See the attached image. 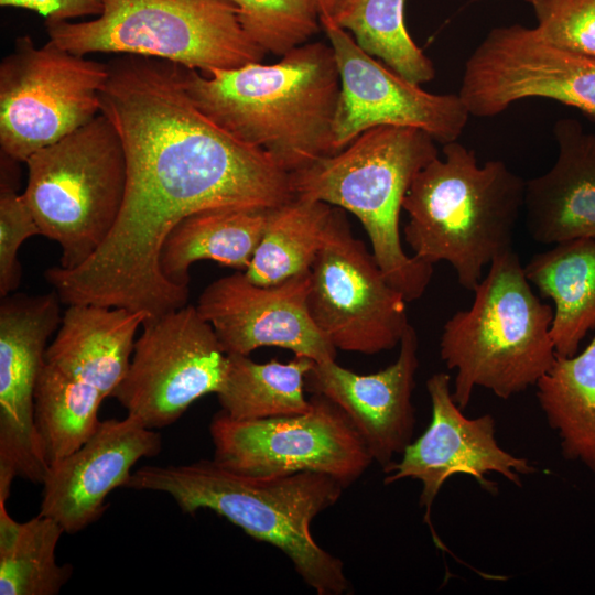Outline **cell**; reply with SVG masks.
<instances>
[{
  "label": "cell",
  "instance_id": "cell-1",
  "mask_svg": "<svg viewBox=\"0 0 595 595\" xmlns=\"http://www.w3.org/2000/svg\"><path fill=\"white\" fill-rule=\"evenodd\" d=\"M100 112L122 141L127 184L118 219L98 250L64 280L80 301L158 316L190 291L163 277L159 259L185 217L219 207L272 208L294 194L290 174L206 117L181 66L126 55L108 64Z\"/></svg>",
  "mask_w": 595,
  "mask_h": 595
},
{
  "label": "cell",
  "instance_id": "cell-2",
  "mask_svg": "<svg viewBox=\"0 0 595 595\" xmlns=\"http://www.w3.org/2000/svg\"><path fill=\"white\" fill-rule=\"evenodd\" d=\"M193 104L289 174L335 154L333 123L340 77L331 45L304 43L273 64L201 73L181 66Z\"/></svg>",
  "mask_w": 595,
  "mask_h": 595
},
{
  "label": "cell",
  "instance_id": "cell-3",
  "mask_svg": "<svg viewBox=\"0 0 595 595\" xmlns=\"http://www.w3.org/2000/svg\"><path fill=\"white\" fill-rule=\"evenodd\" d=\"M125 487L171 496L182 512L207 509L252 539L281 550L317 595L350 591L344 563L316 543L312 520L337 502L344 486L321 473L249 476L214 459L182 465H147L131 473Z\"/></svg>",
  "mask_w": 595,
  "mask_h": 595
},
{
  "label": "cell",
  "instance_id": "cell-4",
  "mask_svg": "<svg viewBox=\"0 0 595 595\" xmlns=\"http://www.w3.org/2000/svg\"><path fill=\"white\" fill-rule=\"evenodd\" d=\"M442 145L443 158L415 175L404 197L403 236L414 257L450 263L457 282L474 291L484 269L513 249L526 181L501 160L480 165L457 140Z\"/></svg>",
  "mask_w": 595,
  "mask_h": 595
},
{
  "label": "cell",
  "instance_id": "cell-5",
  "mask_svg": "<svg viewBox=\"0 0 595 595\" xmlns=\"http://www.w3.org/2000/svg\"><path fill=\"white\" fill-rule=\"evenodd\" d=\"M435 143L418 128L377 126L290 174L294 196L325 202L359 219L385 277L408 302L423 295L433 264L403 250L400 212L415 175L439 156Z\"/></svg>",
  "mask_w": 595,
  "mask_h": 595
},
{
  "label": "cell",
  "instance_id": "cell-6",
  "mask_svg": "<svg viewBox=\"0 0 595 595\" xmlns=\"http://www.w3.org/2000/svg\"><path fill=\"white\" fill-rule=\"evenodd\" d=\"M467 310L444 324L440 356L455 371L452 394L465 410L476 388L509 399L531 386L556 359L553 307L533 292L512 249L497 257Z\"/></svg>",
  "mask_w": 595,
  "mask_h": 595
},
{
  "label": "cell",
  "instance_id": "cell-7",
  "mask_svg": "<svg viewBox=\"0 0 595 595\" xmlns=\"http://www.w3.org/2000/svg\"><path fill=\"white\" fill-rule=\"evenodd\" d=\"M83 22H46L48 41L77 55H137L207 73L261 63L229 0H101Z\"/></svg>",
  "mask_w": 595,
  "mask_h": 595
},
{
  "label": "cell",
  "instance_id": "cell-8",
  "mask_svg": "<svg viewBox=\"0 0 595 595\" xmlns=\"http://www.w3.org/2000/svg\"><path fill=\"white\" fill-rule=\"evenodd\" d=\"M24 163L23 196L41 236L61 246V268H78L106 240L123 204L127 163L118 131L99 112Z\"/></svg>",
  "mask_w": 595,
  "mask_h": 595
},
{
  "label": "cell",
  "instance_id": "cell-9",
  "mask_svg": "<svg viewBox=\"0 0 595 595\" xmlns=\"http://www.w3.org/2000/svg\"><path fill=\"white\" fill-rule=\"evenodd\" d=\"M108 65L48 41L19 37L0 64V145L25 162L100 112Z\"/></svg>",
  "mask_w": 595,
  "mask_h": 595
},
{
  "label": "cell",
  "instance_id": "cell-10",
  "mask_svg": "<svg viewBox=\"0 0 595 595\" xmlns=\"http://www.w3.org/2000/svg\"><path fill=\"white\" fill-rule=\"evenodd\" d=\"M306 412L260 420H235L221 410L209 424L214 461L249 476L300 472L328 475L346 488L374 462L345 412L313 393Z\"/></svg>",
  "mask_w": 595,
  "mask_h": 595
},
{
  "label": "cell",
  "instance_id": "cell-11",
  "mask_svg": "<svg viewBox=\"0 0 595 595\" xmlns=\"http://www.w3.org/2000/svg\"><path fill=\"white\" fill-rule=\"evenodd\" d=\"M407 303L334 206L311 267L307 307L316 327L337 350L379 354L399 346L410 324Z\"/></svg>",
  "mask_w": 595,
  "mask_h": 595
},
{
  "label": "cell",
  "instance_id": "cell-12",
  "mask_svg": "<svg viewBox=\"0 0 595 595\" xmlns=\"http://www.w3.org/2000/svg\"><path fill=\"white\" fill-rule=\"evenodd\" d=\"M227 355L195 305L147 317L113 397L150 429L176 422L197 399L220 390Z\"/></svg>",
  "mask_w": 595,
  "mask_h": 595
},
{
  "label": "cell",
  "instance_id": "cell-13",
  "mask_svg": "<svg viewBox=\"0 0 595 595\" xmlns=\"http://www.w3.org/2000/svg\"><path fill=\"white\" fill-rule=\"evenodd\" d=\"M458 95L469 115L479 118L532 97L595 118V57L555 47L536 28H494L467 58Z\"/></svg>",
  "mask_w": 595,
  "mask_h": 595
},
{
  "label": "cell",
  "instance_id": "cell-14",
  "mask_svg": "<svg viewBox=\"0 0 595 595\" xmlns=\"http://www.w3.org/2000/svg\"><path fill=\"white\" fill-rule=\"evenodd\" d=\"M55 291L9 294L0 303V500L15 477L43 483L50 465L35 424L34 397L48 337L63 314Z\"/></svg>",
  "mask_w": 595,
  "mask_h": 595
},
{
  "label": "cell",
  "instance_id": "cell-15",
  "mask_svg": "<svg viewBox=\"0 0 595 595\" xmlns=\"http://www.w3.org/2000/svg\"><path fill=\"white\" fill-rule=\"evenodd\" d=\"M334 51L340 93L333 123L336 153L377 126L413 127L436 142L456 141L470 117L458 94H432L366 53L332 21L321 22Z\"/></svg>",
  "mask_w": 595,
  "mask_h": 595
},
{
  "label": "cell",
  "instance_id": "cell-16",
  "mask_svg": "<svg viewBox=\"0 0 595 595\" xmlns=\"http://www.w3.org/2000/svg\"><path fill=\"white\" fill-rule=\"evenodd\" d=\"M432 416L424 433L412 441L401 459L383 467L386 485L411 478L421 482L420 506L431 528V508L444 483L455 475L474 478L489 494L497 484L487 478L490 473L504 476L521 486L522 476L537 472L523 457L505 451L496 439V423L490 414L466 418L455 402L451 377L436 372L426 380Z\"/></svg>",
  "mask_w": 595,
  "mask_h": 595
},
{
  "label": "cell",
  "instance_id": "cell-17",
  "mask_svg": "<svg viewBox=\"0 0 595 595\" xmlns=\"http://www.w3.org/2000/svg\"><path fill=\"white\" fill-rule=\"evenodd\" d=\"M310 285L311 270L273 285L256 284L237 271L209 283L195 306L226 355L275 346L314 363L335 360L337 349L310 315Z\"/></svg>",
  "mask_w": 595,
  "mask_h": 595
},
{
  "label": "cell",
  "instance_id": "cell-18",
  "mask_svg": "<svg viewBox=\"0 0 595 595\" xmlns=\"http://www.w3.org/2000/svg\"><path fill=\"white\" fill-rule=\"evenodd\" d=\"M418 349L416 332L409 324L398 357L388 367L360 375L328 360L314 363L305 378L307 391L326 397L345 412L381 467L392 463L412 442Z\"/></svg>",
  "mask_w": 595,
  "mask_h": 595
},
{
  "label": "cell",
  "instance_id": "cell-19",
  "mask_svg": "<svg viewBox=\"0 0 595 595\" xmlns=\"http://www.w3.org/2000/svg\"><path fill=\"white\" fill-rule=\"evenodd\" d=\"M161 448V435L132 414L101 421L80 448L50 465L39 515L67 533L84 530L105 512L110 491L125 487L133 465Z\"/></svg>",
  "mask_w": 595,
  "mask_h": 595
},
{
  "label": "cell",
  "instance_id": "cell-20",
  "mask_svg": "<svg viewBox=\"0 0 595 595\" xmlns=\"http://www.w3.org/2000/svg\"><path fill=\"white\" fill-rule=\"evenodd\" d=\"M558 156L542 175L526 181V227L538 242L595 238V133L574 118L553 127Z\"/></svg>",
  "mask_w": 595,
  "mask_h": 595
},
{
  "label": "cell",
  "instance_id": "cell-21",
  "mask_svg": "<svg viewBox=\"0 0 595 595\" xmlns=\"http://www.w3.org/2000/svg\"><path fill=\"white\" fill-rule=\"evenodd\" d=\"M148 317L143 311L95 304H69L45 361L113 397L126 377L136 336Z\"/></svg>",
  "mask_w": 595,
  "mask_h": 595
},
{
  "label": "cell",
  "instance_id": "cell-22",
  "mask_svg": "<svg viewBox=\"0 0 595 595\" xmlns=\"http://www.w3.org/2000/svg\"><path fill=\"white\" fill-rule=\"evenodd\" d=\"M269 209L219 207L185 217L162 245L159 264L163 277L190 289V268L199 260L245 271L263 235Z\"/></svg>",
  "mask_w": 595,
  "mask_h": 595
},
{
  "label": "cell",
  "instance_id": "cell-23",
  "mask_svg": "<svg viewBox=\"0 0 595 595\" xmlns=\"http://www.w3.org/2000/svg\"><path fill=\"white\" fill-rule=\"evenodd\" d=\"M523 268L530 284L554 304L550 334L556 356H574L595 329V238L555 244Z\"/></svg>",
  "mask_w": 595,
  "mask_h": 595
},
{
  "label": "cell",
  "instance_id": "cell-24",
  "mask_svg": "<svg viewBox=\"0 0 595 595\" xmlns=\"http://www.w3.org/2000/svg\"><path fill=\"white\" fill-rule=\"evenodd\" d=\"M537 398L565 459L595 473V336L581 353L559 357L538 380Z\"/></svg>",
  "mask_w": 595,
  "mask_h": 595
},
{
  "label": "cell",
  "instance_id": "cell-25",
  "mask_svg": "<svg viewBox=\"0 0 595 595\" xmlns=\"http://www.w3.org/2000/svg\"><path fill=\"white\" fill-rule=\"evenodd\" d=\"M333 209L331 204L300 196L270 208L245 275L256 284L273 285L310 271Z\"/></svg>",
  "mask_w": 595,
  "mask_h": 595
},
{
  "label": "cell",
  "instance_id": "cell-26",
  "mask_svg": "<svg viewBox=\"0 0 595 595\" xmlns=\"http://www.w3.org/2000/svg\"><path fill=\"white\" fill-rule=\"evenodd\" d=\"M314 361L294 356L259 364L248 355H227V370L217 398L221 411L235 420H260L306 412L311 400L305 378Z\"/></svg>",
  "mask_w": 595,
  "mask_h": 595
},
{
  "label": "cell",
  "instance_id": "cell-27",
  "mask_svg": "<svg viewBox=\"0 0 595 595\" xmlns=\"http://www.w3.org/2000/svg\"><path fill=\"white\" fill-rule=\"evenodd\" d=\"M64 532L54 519L41 515L18 522L0 501V594H58L73 573L69 564L56 561Z\"/></svg>",
  "mask_w": 595,
  "mask_h": 595
},
{
  "label": "cell",
  "instance_id": "cell-28",
  "mask_svg": "<svg viewBox=\"0 0 595 595\" xmlns=\"http://www.w3.org/2000/svg\"><path fill=\"white\" fill-rule=\"evenodd\" d=\"M105 396L45 361L35 389V424L52 465L80 448L97 431Z\"/></svg>",
  "mask_w": 595,
  "mask_h": 595
},
{
  "label": "cell",
  "instance_id": "cell-29",
  "mask_svg": "<svg viewBox=\"0 0 595 595\" xmlns=\"http://www.w3.org/2000/svg\"><path fill=\"white\" fill-rule=\"evenodd\" d=\"M404 6L405 0H349L332 22L348 31L366 53L421 85L435 77V68L408 32Z\"/></svg>",
  "mask_w": 595,
  "mask_h": 595
},
{
  "label": "cell",
  "instance_id": "cell-30",
  "mask_svg": "<svg viewBox=\"0 0 595 595\" xmlns=\"http://www.w3.org/2000/svg\"><path fill=\"white\" fill-rule=\"evenodd\" d=\"M241 28L266 54L282 56L318 32L316 0H229Z\"/></svg>",
  "mask_w": 595,
  "mask_h": 595
},
{
  "label": "cell",
  "instance_id": "cell-31",
  "mask_svg": "<svg viewBox=\"0 0 595 595\" xmlns=\"http://www.w3.org/2000/svg\"><path fill=\"white\" fill-rule=\"evenodd\" d=\"M551 45L595 57V0H526Z\"/></svg>",
  "mask_w": 595,
  "mask_h": 595
},
{
  "label": "cell",
  "instance_id": "cell-32",
  "mask_svg": "<svg viewBox=\"0 0 595 595\" xmlns=\"http://www.w3.org/2000/svg\"><path fill=\"white\" fill-rule=\"evenodd\" d=\"M41 230L23 196L1 182L0 187V296L15 291L21 281L18 251L21 245Z\"/></svg>",
  "mask_w": 595,
  "mask_h": 595
},
{
  "label": "cell",
  "instance_id": "cell-33",
  "mask_svg": "<svg viewBox=\"0 0 595 595\" xmlns=\"http://www.w3.org/2000/svg\"><path fill=\"white\" fill-rule=\"evenodd\" d=\"M0 6L34 11L43 15L46 22L97 17L102 11L101 0H0Z\"/></svg>",
  "mask_w": 595,
  "mask_h": 595
},
{
  "label": "cell",
  "instance_id": "cell-34",
  "mask_svg": "<svg viewBox=\"0 0 595 595\" xmlns=\"http://www.w3.org/2000/svg\"><path fill=\"white\" fill-rule=\"evenodd\" d=\"M349 0H316L320 12V21H333L340 9Z\"/></svg>",
  "mask_w": 595,
  "mask_h": 595
}]
</instances>
